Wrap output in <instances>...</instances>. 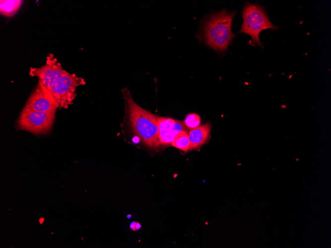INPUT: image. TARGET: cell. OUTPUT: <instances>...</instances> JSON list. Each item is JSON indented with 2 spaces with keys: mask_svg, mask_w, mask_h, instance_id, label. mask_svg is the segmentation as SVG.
Masks as SVG:
<instances>
[{
  "mask_svg": "<svg viewBox=\"0 0 331 248\" xmlns=\"http://www.w3.org/2000/svg\"><path fill=\"white\" fill-rule=\"evenodd\" d=\"M235 11L225 9L211 13L203 21L202 35L207 45L219 53H224L235 34L231 31V25Z\"/></svg>",
  "mask_w": 331,
  "mask_h": 248,
  "instance_id": "6da1fadb",
  "label": "cell"
},
{
  "mask_svg": "<svg viewBox=\"0 0 331 248\" xmlns=\"http://www.w3.org/2000/svg\"><path fill=\"white\" fill-rule=\"evenodd\" d=\"M125 105L134 132L147 146L153 147L160 144L157 116L139 106L127 90L123 92Z\"/></svg>",
  "mask_w": 331,
  "mask_h": 248,
  "instance_id": "7a4b0ae2",
  "label": "cell"
},
{
  "mask_svg": "<svg viewBox=\"0 0 331 248\" xmlns=\"http://www.w3.org/2000/svg\"><path fill=\"white\" fill-rule=\"evenodd\" d=\"M242 16L243 22L239 33L251 36L250 45L263 48L259 39L261 32L268 29H277L270 21L264 7L257 2L251 4L246 2L242 8Z\"/></svg>",
  "mask_w": 331,
  "mask_h": 248,
  "instance_id": "3957f363",
  "label": "cell"
},
{
  "mask_svg": "<svg viewBox=\"0 0 331 248\" xmlns=\"http://www.w3.org/2000/svg\"><path fill=\"white\" fill-rule=\"evenodd\" d=\"M56 112H42L22 109L15 123V128L36 136L46 135L53 129Z\"/></svg>",
  "mask_w": 331,
  "mask_h": 248,
  "instance_id": "277c9868",
  "label": "cell"
},
{
  "mask_svg": "<svg viewBox=\"0 0 331 248\" xmlns=\"http://www.w3.org/2000/svg\"><path fill=\"white\" fill-rule=\"evenodd\" d=\"M84 83L82 78L68 72L49 90L57 102L59 108H67L76 96V88Z\"/></svg>",
  "mask_w": 331,
  "mask_h": 248,
  "instance_id": "5b68a950",
  "label": "cell"
},
{
  "mask_svg": "<svg viewBox=\"0 0 331 248\" xmlns=\"http://www.w3.org/2000/svg\"><path fill=\"white\" fill-rule=\"evenodd\" d=\"M59 105L50 91L39 81L23 109L42 112H56Z\"/></svg>",
  "mask_w": 331,
  "mask_h": 248,
  "instance_id": "8992f818",
  "label": "cell"
},
{
  "mask_svg": "<svg viewBox=\"0 0 331 248\" xmlns=\"http://www.w3.org/2000/svg\"><path fill=\"white\" fill-rule=\"evenodd\" d=\"M67 73L59 64L52 60L41 67L33 68L30 71V74L37 77L48 90Z\"/></svg>",
  "mask_w": 331,
  "mask_h": 248,
  "instance_id": "52a82bcc",
  "label": "cell"
},
{
  "mask_svg": "<svg viewBox=\"0 0 331 248\" xmlns=\"http://www.w3.org/2000/svg\"><path fill=\"white\" fill-rule=\"evenodd\" d=\"M157 118L159 129V139L161 144H169L180 131L189 132L190 131L183 121L164 117L157 116Z\"/></svg>",
  "mask_w": 331,
  "mask_h": 248,
  "instance_id": "ba28073f",
  "label": "cell"
},
{
  "mask_svg": "<svg viewBox=\"0 0 331 248\" xmlns=\"http://www.w3.org/2000/svg\"><path fill=\"white\" fill-rule=\"evenodd\" d=\"M211 128V125L206 123L188 132L190 142V149L198 148L206 142L209 137Z\"/></svg>",
  "mask_w": 331,
  "mask_h": 248,
  "instance_id": "9c48e42d",
  "label": "cell"
},
{
  "mask_svg": "<svg viewBox=\"0 0 331 248\" xmlns=\"http://www.w3.org/2000/svg\"><path fill=\"white\" fill-rule=\"evenodd\" d=\"M22 2V0H0L1 14L7 17L13 16L19 10Z\"/></svg>",
  "mask_w": 331,
  "mask_h": 248,
  "instance_id": "30bf717a",
  "label": "cell"
},
{
  "mask_svg": "<svg viewBox=\"0 0 331 248\" xmlns=\"http://www.w3.org/2000/svg\"><path fill=\"white\" fill-rule=\"evenodd\" d=\"M171 144L172 146L185 151L190 149V142L188 131H181L179 132Z\"/></svg>",
  "mask_w": 331,
  "mask_h": 248,
  "instance_id": "8fae6325",
  "label": "cell"
},
{
  "mask_svg": "<svg viewBox=\"0 0 331 248\" xmlns=\"http://www.w3.org/2000/svg\"><path fill=\"white\" fill-rule=\"evenodd\" d=\"M184 122L188 129H193L200 126L201 118L197 114L190 113L186 115Z\"/></svg>",
  "mask_w": 331,
  "mask_h": 248,
  "instance_id": "7c38bea8",
  "label": "cell"
},
{
  "mask_svg": "<svg viewBox=\"0 0 331 248\" xmlns=\"http://www.w3.org/2000/svg\"><path fill=\"white\" fill-rule=\"evenodd\" d=\"M136 223V222H132L130 225L131 228L134 231H135V227Z\"/></svg>",
  "mask_w": 331,
  "mask_h": 248,
  "instance_id": "4fadbf2b",
  "label": "cell"
}]
</instances>
